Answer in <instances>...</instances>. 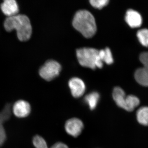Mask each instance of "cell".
<instances>
[{"mask_svg":"<svg viewBox=\"0 0 148 148\" xmlns=\"http://www.w3.org/2000/svg\"><path fill=\"white\" fill-rule=\"evenodd\" d=\"M5 29L10 32L16 30L18 39L21 41H26L31 38L32 34V26L28 16L24 14H17L9 16L4 23Z\"/></svg>","mask_w":148,"mask_h":148,"instance_id":"obj_1","label":"cell"},{"mask_svg":"<svg viewBox=\"0 0 148 148\" xmlns=\"http://www.w3.org/2000/svg\"><path fill=\"white\" fill-rule=\"evenodd\" d=\"M73 25L75 29L86 38L93 36L97 30L94 16L86 10H79L75 14Z\"/></svg>","mask_w":148,"mask_h":148,"instance_id":"obj_2","label":"cell"},{"mask_svg":"<svg viewBox=\"0 0 148 148\" xmlns=\"http://www.w3.org/2000/svg\"><path fill=\"white\" fill-rule=\"evenodd\" d=\"M99 50L92 48H83L77 50V56L80 64L84 67L96 69Z\"/></svg>","mask_w":148,"mask_h":148,"instance_id":"obj_3","label":"cell"},{"mask_svg":"<svg viewBox=\"0 0 148 148\" xmlns=\"http://www.w3.org/2000/svg\"><path fill=\"white\" fill-rule=\"evenodd\" d=\"M61 69V65L57 61L49 60L40 68L39 74L44 79L49 81L58 76Z\"/></svg>","mask_w":148,"mask_h":148,"instance_id":"obj_4","label":"cell"},{"mask_svg":"<svg viewBox=\"0 0 148 148\" xmlns=\"http://www.w3.org/2000/svg\"><path fill=\"white\" fill-rule=\"evenodd\" d=\"M66 132L69 135L77 137L81 134L84 128V124L81 120L72 118L67 121L65 126Z\"/></svg>","mask_w":148,"mask_h":148,"instance_id":"obj_5","label":"cell"},{"mask_svg":"<svg viewBox=\"0 0 148 148\" xmlns=\"http://www.w3.org/2000/svg\"><path fill=\"white\" fill-rule=\"evenodd\" d=\"M11 115V107L10 104L5 105L3 109L0 112V147L4 143L6 135L3 123L9 119Z\"/></svg>","mask_w":148,"mask_h":148,"instance_id":"obj_6","label":"cell"},{"mask_svg":"<svg viewBox=\"0 0 148 148\" xmlns=\"http://www.w3.org/2000/svg\"><path fill=\"white\" fill-rule=\"evenodd\" d=\"M69 84L72 95L75 98L81 97L85 91V84L79 78H73L69 81Z\"/></svg>","mask_w":148,"mask_h":148,"instance_id":"obj_7","label":"cell"},{"mask_svg":"<svg viewBox=\"0 0 148 148\" xmlns=\"http://www.w3.org/2000/svg\"><path fill=\"white\" fill-rule=\"evenodd\" d=\"M31 109V106L29 103L23 100H19L14 103L12 111L16 116L24 118L29 115Z\"/></svg>","mask_w":148,"mask_h":148,"instance_id":"obj_8","label":"cell"},{"mask_svg":"<svg viewBox=\"0 0 148 148\" xmlns=\"http://www.w3.org/2000/svg\"><path fill=\"white\" fill-rule=\"evenodd\" d=\"M125 20L127 24L131 28H138L143 22V19L140 13L133 10H128L126 12Z\"/></svg>","mask_w":148,"mask_h":148,"instance_id":"obj_9","label":"cell"},{"mask_svg":"<svg viewBox=\"0 0 148 148\" xmlns=\"http://www.w3.org/2000/svg\"><path fill=\"white\" fill-rule=\"evenodd\" d=\"M1 8L3 13L8 17L16 15L19 11L18 4L15 0H5L1 5Z\"/></svg>","mask_w":148,"mask_h":148,"instance_id":"obj_10","label":"cell"},{"mask_svg":"<svg viewBox=\"0 0 148 148\" xmlns=\"http://www.w3.org/2000/svg\"><path fill=\"white\" fill-rule=\"evenodd\" d=\"M113 98L116 105L120 108L124 109L126 96L125 92L121 88L116 87L113 91Z\"/></svg>","mask_w":148,"mask_h":148,"instance_id":"obj_11","label":"cell"},{"mask_svg":"<svg viewBox=\"0 0 148 148\" xmlns=\"http://www.w3.org/2000/svg\"><path fill=\"white\" fill-rule=\"evenodd\" d=\"M135 78L139 84L148 86V68L143 67L138 69L135 72Z\"/></svg>","mask_w":148,"mask_h":148,"instance_id":"obj_12","label":"cell"},{"mask_svg":"<svg viewBox=\"0 0 148 148\" xmlns=\"http://www.w3.org/2000/svg\"><path fill=\"white\" fill-rule=\"evenodd\" d=\"M100 99V95L97 92H92L85 97L84 101L89 108L93 110L96 108Z\"/></svg>","mask_w":148,"mask_h":148,"instance_id":"obj_13","label":"cell"},{"mask_svg":"<svg viewBox=\"0 0 148 148\" xmlns=\"http://www.w3.org/2000/svg\"><path fill=\"white\" fill-rule=\"evenodd\" d=\"M140 100L135 95H129L126 96L124 110L131 112L139 106Z\"/></svg>","mask_w":148,"mask_h":148,"instance_id":"obj_14","label":"cell"},{"mask_svg":"<svg viewBox=\"0 0 148 148\" xmlns=\"http://www.w3.org/2000/svg\"><path fill=\"white\" fill-rule=\"evenodd\" d=\"M137 120L140 124L148 125V107H142L136 113Z\"/></svg>","mask_w":148,"mask_h":148,"instance_id":"obj_15","label":"cell"},{"mask_svg":"<svg viewBox=\"0 0 148 148\" xmlns=\"http://www.w3.org/2000/svg\"><path fill=\"white\" fill-rule=\"evenodd\" d=\"M98 55L103 62H105L108 65L113 63L114 60L112 52L109 48L99 50Z\"/></svg>","mask_w":148,"mask_h":148,"instance_id":"obj_16","label":"cell"},{"mask_svg":"<svg viewBox=\"0 0 148 148\" xmlns=\"http://www.w3.org/2000/svg\"><path fill=\"white\" fill-rule=\"evenodd\" d=\"M137 36L140 43L144 47H148V29H140L137 32Z\"/></svg>","mask_w":148,"mask_h":148,"instance_id":"obj_17","label":"cell"},{"mask_svg":"<svg viewBox=\"0 0 148 148\" xmlns=\"http://www.w3.org/2000/svg\"><path fill=\"white\" fill-rule=\"evenodd\" d=\"M33 143L36 148H48L45 140L39 135L34 137Z\"/></svg>","mask_w":148,"mask_h":148,"instance_id":"obj_18","label":"cell"},{"mask_svg":"<svg viewBox=\"0 0 148 148\" xmlns=\"http://www.w3.org/2000/svg\"><path fill=\"white\" fill-rule=\"evenodd\" d=\"M109 1L108 0H91L90 1V4L97 9H101L106 6L108 4Z\"/></svg>","mask_w":148,"mask_h":148,"instance_id":"obj_19","label":"cell"},{"mask_svg":"<svg viewBox=\"0 0 148 148\" xmlns=\"http://www.w3.org/2000/svg\"><path fill=\"white\" fill-rule=\"evenodd\" d=\"M140 60L143 67L148 68V52H143L140 56Z\"/></svg>","mask_w":148,"mask_h":148,"instance_id":"obj_20","label":"cell"},{"mask_svg":"<svg viewBox=\"0 0 148 148\" xmlns=\"http://www.w3.org/2000/svg\"><path fill=\"white\" fill-rule=\"evenodd\" d=\"M51 148H69L66 144L62 143H56Z\"/></svg>","mask_w":148,"mask_h":148,"instance_id":"obj_21","label":"cell"}]
</instances>
